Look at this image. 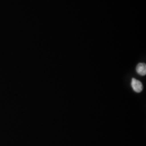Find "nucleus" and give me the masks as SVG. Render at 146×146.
Listing matches in <instances>:
<instances>
[{
    "label": "nucleus",
    "mask_w": 146,
    "mask_h": 146,
    "mask_svg": "<svg viewBox=\"0 0 146 146\" xmlns=\"http://www.w3.org/2000/svg\"><path fill=\"white\" fill-rule=\"evenodd\" d=\"M131 86L133 89L136 93H140L143 90V85L141 81L133 78L131 82Z\"/></svg>",
    "instance_id": "f257e3e1"
},
{
    "label": "nucleus",
    "mask_w": 146,
    "mask_h": 146,
    "mask_svg": "<svg viewBox=\"0 0 146 146\" xmlns=\"http://www.w3.org/2000/svg\"><path fill=\"white\" fill-rule=\"evenodd\" d=\"M136 71L138 74L141 76H145L146 74V65L144 63H139L136 68Z\"/></svg>",
    "instance_id": "f03ea898"
}]
</instances>
